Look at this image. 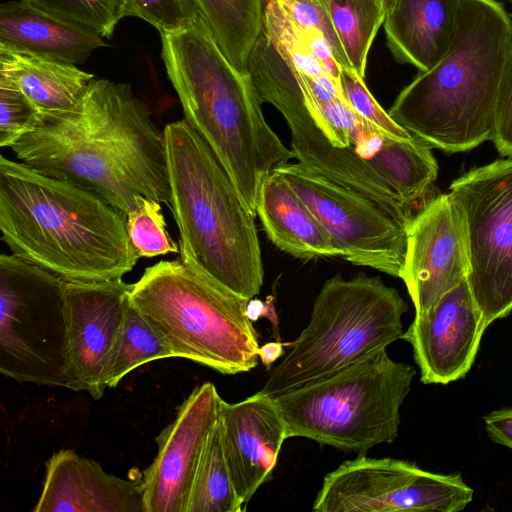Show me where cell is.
<instances>
[{"instance_id": "cell-35", "label": "cell", "mask_w": 512, "mask_h": 512, "mask_svg": "<svg viewBox=\"0 0 512 512\" xmlns=\"http://www.w3.org/2000/svg\"><path fill=\"white\" fill-rule=\"evenodd\" d=\"M492 141L501 155L512 157V41L499 84Z\"/></svg>"}, {"instance_id": "cell-3", "label": "cell", "mask_w": 512, "mask_h": 512, "mask_svg": "<svg viewBox=\"0 0 512 512\" xmlns=\"http://www.w3.org/2000/svg\"><path fill=\"white\" fill-rule=\"evenodd\" d=\"M162 59L186 122L213 150L256 216L267 175L294 158L266 122L248 76L225 57L205 21L161 34Z\"/></svg>"}, {"instance_id": "cell-21", "label": "cell", "mask_w": 512, "mask_h": 512, "mask_svg": "<svg viewBox=\"0 0 512 512\" xmlns=\"http://www.w3.org/2000/svg\"><path fill=\"white\" fill-rule=\"evenodd\" d=\"M462 0H394L384 21L394 58L424 72L447 52Z\"/></svg>"}, {"instance_id": "cell-25", "label": "cell", "mask_w": 512, "mask_h": 512, "mask_svg": "<svg viewBox=\"0 0 512 512\" xmlns=\"http://www.w3.org/2000/svg\"><path fill=\"white\" fill-rule=\"evenodd\" d=\"M170 357L174 354L167 343L130 303L104 368V385L113 388L140 365Z\"/></svg>"}, {"instance_id": "cell-40", "label": "cell", "mask_w": 512, "mask_h": 512, "mask_svg": "<svg viewBox=\"0 0 512 512\" xmlns=\"http://www.w3.org/2000/svg\"><path fill=\"white\" fill-rule=\"evenodd\" d=\"M512 1V0H511Z\"/></svg>"}, {"instance_id": "cell-33", "label": "cell", "mask_w": 512, "mask_h": 512, "mask_svg": "<svg viewBox=\"0 0 512 512\" xmlns=\"http://www.w3.org/2000/svg\"><path fill=\"white\" fill-rule=\"evenodd\" d=\"M340 86L349 106L383 132L397 139H411L414 135L398 124L377 102L364 79L352 69L342 68Z\"/></svg>"}, {"instance_id": "cell-24", "label": "cell", "mask_w": 512, "mask_h": 512, "mask_svg": "<svg viewBox=\"0 0 512 512\" xmlns=\"http://www.w3.org/2000/svg\"><path fill=\"white\" fill-rule=\"evenodd\" d=\"M229 62L247 75L250 54L263 33L264 0H194Z\"/></svg>"}, {"instance_id": "cell-18", "label": "cell", "mask_w": 512, "mask_h": 512, "mask_svg": "<svg viewBox=\"0 0 512 512\" xmlns=\"http://www.w3.org/2000/svg\"><path fill=\"white\" fill-rule=\"evenodd\" d=\"M219 425L227 466L245 505L272 478L287 425L275 399L261 390L237 403L222 399Z\"/></svg>"}, {"instance_id": "cell-13", "label": "cell", "mask_w": 512, "mask_h": 512, "mask_svg": "<svg viewBox=\"0 0 512 512\" xmlns=\"http://www.w3.org/2000/svg\"><path fill=\"white\" fill-rule=\"evenodd\" d=\"M276 171L322 224L341 258L400 278L408 227L367 197L300 163Z\"/></svg>"}, {"instance_id": "cell-38", "label": "cell", "mask_w": 512, "mask_h": 512, "mask_svg": "<svg viewBox=\"0 0 512 512\" xmlns=\"http://www.w3.org/2000/svg\"><path fill=\"white\" fill-rule=\"evenodd\" d=\"M262 307L263 305L260 301L253 299L249 300L247 306V314L252 321L257 320V318L261 314Z\"/></svg>"}, {"instance_id": "cell-10", "label": "cell", "mask_w": 512, "mask_h": 512, "mask_svg": "<svg viewBox=\"0 0 512 512\" xmlns=\"http://www.w3.org/2000/svg\"><path fill=\"white\" fill-rule=\"evenodd\" d=\"M247 74L261 102L273 105L286 120L298 163L367 197L398 222L410 225L414 209L370 164L349 147L334 145L321 130L296 73L267 37L256 42Z\"/></svg>"}, {"instance_id": "cell-4", "label": "cell", "mask_w": 512, "mask_h": 512, "mask_svg": "<svg viewBox=\"0 0 512 512\" xmlns=\"http://www.w3.org/2000/svg\"><path fill=\"white\" fill-rule=\"evenodd\" d=\"M512 20L496 0H462L441 60L397 96L389 115L429 146L469 151L492 140Z\"/></svg>"}, {"instance_id": "cell-26", "label": "cell", "mask_w": 512, "mask_h": 512, "mask_svg": "<svg viewBox=\"0 0 512 512\" xmlns=\"http://www.w3.org/2000/svg\"><path fill=\"white\" fill-rule=\"evenodd\" d=\"M350 68L365 79L368 53L386 14L377 0H322Z\"/></svg>"}, {"instance_id": "cell-27", "label": "cell", "mask_w": 512, "mask_h": 512, "mask_svg": "<svg viewBox=\"0 0 512 512\" xmlns=\"http://www.w3.org/2000/svg\"><path fill=\"white\" fill-rule=\"evenodd\" d=\"M243 505L227 466L218 418L199 461L186 512H241Z\"/></svg>"}, {"instance_id": "cell-37", "label": "cell", "mask_w": 512, "mask_h": 512, "mask_svg": "<svg viewBox=\"0 0 512 512\" xmlns=\"http://www.w3.org/2000/svg\"><path fill=\"white\" fill-rule=\"evenodd\" d=\"M282 353L283 349L280 343H267L260 347L259 358L263 363L270 365L280 357Z\"/></svg>"}, {"instance_id": "cell-23", "label": "cell", "mask_w": 512, "mask_h": 512, "mask_svg": "<svg viewBox=\"0 0 512 512\" xmlns=\"http://www.w3.org/2000/svg\"><path fill=\"white\" fill-rule=\"evenodd\" d=\"M0 75L11 79L41 116L75 109L95 78L64 63L0 45Z\"/></svg>"}, {"instance_id": "cell-34", "label": "cell", "mask_w": 512, "mask_h": 512, "mask_svg": "<svg viewBox=\"0 0 512 512\" xmlns=\"http://www.w3.org/2000/svg\"><path fill=\"white\" fill-rule=\"evenodd\" d=\"M276 2L297 27L321 34L330 45L340 66L350 68L322 0H276Z\"/></svg>"}, {"instance_id": "cell-28", "label": "cell", "mask_w": 512, "mask_h": 512, "mask_svg": "<svg viewBox=\"0 0 512 512\" xmlns=\"http://www.w3.org/2000/svg\"><path fill=\"white\" fill-rule=\"evenodd\" d=\"M263 34L296 73L310 78L330 75L312 50L314 43L323 36L297 27L276 0L263 2Z\"/></svg>"}, {"instance_id": "cell-14", "label": "cell", "mask_w": 512, "mask_h": 512, "mask_svg": "<svg viewBox=\"0 0 512 512\" xmlns=\"http://www.w3.org/2000/svg\"><path fill=\"white\" fill-rule=\"evenodd\" d=\"M222 398L215 385L196 387L175 419L156 437L157 455L142 473L146 512H186L207 439L219 418Z\"/></svg>"}, {"instance_id": "cell-32", "label": "cell", "mask_w": 512, "mask_h": 512, "mask_svg": "<svg viewBox=\"0 0 512 512\" xmlns=\"http://www.w3.org/2000/svg\"><path fill=\"white\" fill-rule=\"evenodd\" d=\"M40 113L20 88L0 75V146L10 147L39 122Z\"/></svg>"}, {"instance_id": "cell-19", "label": "cell", "mask_w": 512, "mask_h": 512, "mask_svg": "<svg viewBox=\"0 0 512 512\" xmlns=\"http://www.w3.org/2000/svg\"><path fill=\"white\" fill-rule=\"evenodd\" d=\"M34 512H146L142 479L126 480L98 462L61 449L46 462Z\"/></svg>"}, {"instance_id": "cell-15", "label": "cell", "mask_w": 512, "mask_h": 512, "mask_svg": "<svg viewBox=\"0 0 512 512\" xmlns=\"http://www.w3.org/2000/svg\"><path fill=\"white\" fill-rule=\"evenodd\" d=\"M469 269L461 217L449 193L428 200L407 233L400 278L415 307L427 311L440 297L467 279Z\"/></svg>"}, {"instance_id": "cell-5", "label": "cell", "mask_w": 512, "mask_h": 512, "mask_svg": "<svg viewBox=\"0 0 512 512\" xmlns=\"http://www.w3.org/2000/svg\"><path fill=\"white\" fill-rule=\"evenodd\" d=\"M180 259L251 300L264 280L255 215L203 137L186 120L164 127Z\"/></svg>"}, {"instance_id": "cell-7", "label": "cell", "mask_w": 512, "mask_h": 512, "mask_svg": "<svg viewBox=\"0 0 512 512\" xmlns=\"http://www.w3.org/2000/svg\"><path fill=\"white\" fill-rule=\"evenodd\" d=\"M415 374L413 366L394 361L381 349L273 398L288 438L365 454L396 439L400 407Z\"/></svg>"}, {"instance_id": "cell-39", "label": "cell", "mask_w": 512, "mask_h": 512, "mask_svg": "<svg viewBox=\"0 0 512 512\" xmlns=\"http://www.w3.org/2000/svg\"><path fill=\"white\" fill-rule=\"evenodd\" d=\"M377 2L380 4L385 14L387 15L394 3V0H377Z\"/></svg>"}, {"instance_id": "cell-30", "label": "cell", "mask_w": 512, "mask_h": 512, "mask_svg": "<svg viewBox=\"0 0 512 512\" xmlns=\"http://www.w3.org/2000/svg\"><path fill=\"white\" fill-rule=\"evenodd\" d=\"M47 13L85 26L100 36L109 38L117 23L115 0H22Z\"/></svg>"}, {"instance_id": "cell-16", "label": "cell", "mask_w": 512, "mask_h": 512, "mask_svg": "<svg viewBox=\"0 0 512 512\" xmlns=\"http://www.w3.org/2000/svg\"><path fill=\"white\" fill-rule=\"evenodd\" d=\"M486 328L465 279L415 314L401 339L412 346L421 382L446 385L471 369Z\"/></svg>"}, {"instance_id": "cell-6", "label": "cell", "mask_w": 512, "mask_h": 512, "mask_svg": "<svg viewBox=\"0 0 512 512\" xmlns=\"http://www.w3.org/2000/svg\"><path fill=\"white\" fill-rule=\"evenodd\" d=\"M130 303L174 354L234 375L255 368L259 341L249 300L181 259L160 261L131 284Z\"/></svg>"}, {"instance_id": "cell-29", "label": "cell", "mask_w": 512, "mask_h": 512, "mask_svg": "<svg viewBox=\"0 0 512 512\" xmlns=\"http://www.w3.org/2000/svg\"><path fill=\"white\" fill-rule=\"evenodd\" d=\"M127 232L139 257H155L179 253L166 229L159 201L139 196L137 206L127 215Z\"/></svg>"}, {"instance_id": "cell-31", "label": "cell", "mask_w": 512, "mask_h": 512, "mask_svg": "<svg viewBox=\"0 0 512 512\" xmlns=\"http://www.w3.org/2000/svg\"><path fill=\"white\" fill-rule=\"evenodd\" d=\"M119 18L138 17L161 34L177 32L199 16L194 0H115Z\"/></svg>"}, {"instance_id": "cell-20", "label": "cell", "mask_w": 512, "mask_h": 512, "mask_svg": "<svg viewBox=\"0 0 512 512\" xmlns=\"http://www.w3.org/2000/svg\"><path fill=\"white\" fill-rule=\"evenodd\" d=\"M95 31L25 1L0 6V45L44 58L78 64L105 45Z\"/></svg>"}, {"instance_id": "cell-12", "label": "cell", "mask_w": 512, "mask_h": 512, "mask_svg": "<svg viewBox=\"0 0 512 512\" xmlns=\"http://www.w3.org/2000/svg\"><path fill=\"white\" fill-rule=\"evenodd\" d=\"M473 500L460 473H436L415 463L359 454L325 475L315 512H459Z\"/></svg>"}, {"instance_id": "cell-11", "label": "cell", "mask_w": 512, "mask_h": 512, "mask_svg": "<svg viewBox=\"0 0 512 512\" xmlns=\"http://www.w3.org/2000/svg\"><path fill=\"white\" fill-rule=\"evenodd\" d=\"M449 194L463 225L467 282L488 327L512 312V157L471 169Z\"/></svg>"}, {"instance_id": "cell-1", "label": "cell", "mask_w": 512, "mask_h": 512, "mask_svg": "<svg viewBox=\"0 0 512 512\" xmlns=\"http://www.w3.org/2000/svg\"><path fill=\"white\" fill-rule=\"evenodd\" d=\"M9 148L20 162L97 194L126 216L139 196L171 209L164 132L127 84L94 78L75 109L40 115Z\"/></svg>"}, {"instance_id": "cell-22", "label": "cell", "mask_w": 512, "mask_h": 512, "mask_svg": "<svg viewBox=\"0 0 512 512\" xmlns=\"http://www.w3.org/2000/svg\"><path fill=\"white\" fill-rule=\"evenodd\" d=\"M256 215L268 239L281 251L303 260L340 257L322 224L276 170L260 186Z\"/></svg>"}, {"instance_id": "cell-8", "label": "cell", "mask_w": 512, "mask_h": 512, "mask_svg": "<svg viewBox=\"0 0 512 512\" xmlns=\"http://www.w3.org/2000/svg\"><path fill=\"white\" fill-rule=\"evenodd\" d=\"M408 306L379 277L358 273L327 279L313 303L310 320L291 349L268 374L261 391L276 396L386 349L403 335Z\"/></svg>"}, {"instance_id": "cell-17", "label": "cell", "mask_w": 512, "mask_h": 512, "mask_svg": "<svg viewBox=\"0 0 512 512\" xmlns=\"http://www.w3.org/2000/svg\"><path fill=\"white\" fill-rule=\"evenodd\" d=\"M131 284L64 282L68 351L82 391L100 399L106 386L104 368L130 305Z\"/></svg>"}, {"instance_id": "cell-2", "label": "cell", "mask_w": 512, "mask_h": 512, "mask_svg": "<svg viewBox=\"0 0 512 512\" xmlns=\"http://www.w3.org/2000/svg\"><path fill=\"white\" fill-rule=\"evenodd\" d=\"M127 216L97 194L0 157V231L12 254L64 281L122 279L139 260Z\"/></svg>"}, {"instance_id": "cell-36", "label": "cell", "mask_w": 512, "mask_h": 512, "mask_svg": "<svg viewBox=\"0 0 512 512\" xmlns=\"http://www.w3.org/2000/svg\"><path fill=\"white\" fill-rule=\"evenodd\" d=\"M483 420L489 438L496 444L512 449V407L491 411Z\"/></svg>"}, {"instance_id": "cell-9", "label": "cell", "mask_w": 512, "mask_h": 512, "mask_svg": "<svg viewBox=\"0 0 512 512\" xmlns=\"http://www.w3.org/2000/svg\"><path fill=\"white\" fill-rule=\"evenodd\" d=\"M64 280L0 256V371L18 382L82 391L67 340Z\"/></svg>"}]
</instances>
